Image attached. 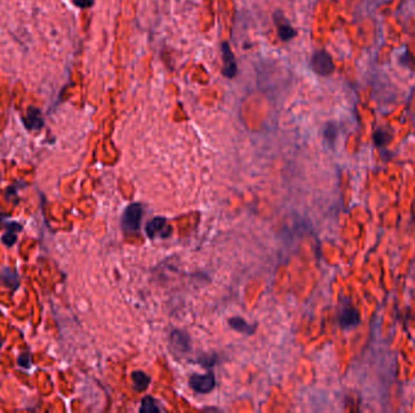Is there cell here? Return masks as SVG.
Segmentation results:
<instances>
[{
  "mask_svg": "<svg viewBox=\"0 0 415 413\" xmlns=\"http://www.w3.org/2000/svg\"><path fill=\"white\" fill-rule=\"evenodd\" d=\"M361 323L360 313L353 307H346L339 315V324L342 329H352Z\"/></svg>",
  "mask_w": 415,
  "mask_h": 413,
  "instance_id": "6",
  "label": "cell"
},
{
  "mask_svg": "<svg viewBox=\"0 0 415 413\" xmlns=\"http://www.w3.org/2000/svg\"><path fill=\"white\" fill-rule=\"evenodd\" d=\"M159 407L157 406V402L155 401V399L151 398V396H146L142 400V402H141V407H140V412L142 413H152V412H159Z\"/></svg>",
  "mask_w": 415,
  "mask_h": 413,
  "instance_id": "14",
  "label": "cell"
},
{
  "mask_svg": "<svg viewBox=\"0 0 415 413\" xmlns=\"http://www.w3.org/2000/svg\"><path fill=\"white\" fill-rule=\"evenodd\" d=\"M0 348H2V339H0Z\"/></svg>",
  "mask_w": 415,
  "mask_h": 413,
  "instance_id": "20",
  "label": "cell"
},
{
  "mask_svg": "<svg viewBox=\"0 0 415 413\" xmlns=\"http://www.w3.org/2000/svg\"><path fill=\"white\" fill-rule=\"evenodd\" d=\"M18 365L23 368H29L31 366V355L28 353H23V354L20 355V358L17 359Z\"/></svg>",
  "mask_w": 415,
  "mask_h": 413,
  "instance_id": "17",
  "label": "cell"
},
{
  "mask_svg": "<svg viewBox=\"0 0 415 413\" xmlns=\"http://www.w3.org/2000/svg\"><path fill=\"white\" fill-rule=\"evenodd\" d=\"M215 376L209 372L206 374H193L190 378V386L194 392L200 394H208L215 388Z\"/></svg>",
  "mask_w": 415,
  "mask_h": 413,
  "instance_id": "3",
  "label": "cell"
},
{
  "mask_svg": "<svg viewBox=\"0 0 415 413\" xmlns=\"http://www.w3.org/2000/svg\"><path fill=\"white\" fill-rule=\"evenodd\" d=\"M146 233L151 239L156 238V236H168L170 234V228L168 227L166 219L164 217H155L151 219L146 226Z\"/></svg>",
  "mask_w": 415,
  "mask_h": 413,
  "instance_id": "5",
  "label": "cell"
},
{
  "mask_svg": "<svg viewBox=\"0 0 415 413\" xmlns=\"http://www.w3.org/2000/svg\"><path fill=\"white\" fill-rule=\"evenodd\" d=\"M131 379H133V386L135 388V390H137V392H143V390H146L147 387H149L151 378L142 371H135L134 373L131 374Z\"/></svg>",
  "mask_w": 415,
  "mask_h": 413,
  "instance_id": "12",
  "label": "cell"
},
{
  "mask_svg": "<svg viewBox=\"0 0 415 413\" xmlns=\"http://www.w3.org/2000/svg\"><path fill=\"white\" fill-rule=\"evenodd\" d=\"M2 241L8 246V247H11V246L15 245V242L17 241V235L16 232L14 230H9L8 233H5L4 235L2 236Z\"/></svg>",
  "mask_w": 415,
  "mask_h": 413,
  "instance_id": "16",
  "label": "cell"
},
{
  "mask_svg": "<svg viewBox=\"0 0 415 413\" xmlns=\"http://www.w3.org/2000/svg\"><path fill=\"white\" fill-rule=\"evenodd\" d=\"M74 5H77L78 8L81 9H86L90 8V6L94 5V0H72Z\"/></svg>",
  "mask_w": 415,
  "mask_h": 413,
  "instance_id": "18",
  "label": "cell"
},
{
  "mask_svg": "<svg viewBox=\"0 0 415 413\" xmlns=\"http://www.w3.org/2000/svg\"><path fill=\"white\" fill-rule=\"evenodd\" d=\"M6 217V214H4V213H0V220H2L3 218H5Z\"/></svg>",
  "mask_w": 415,
  "mask_h": 413,
  "instance_id": "19",
  "label": "cell"
},
{
  "mask_svg": "<svg viewBox=\"0 0 415 413\" xmlns=\"http://www.w3.org/2000/svg\"><path fill=\"white\" fill-rule=\"evenodd\" d=\"M222 62H224V74L226 78L232 79L237 75V62H235L234 55L232 52L228 43H222Z\"/></svg>",
  "mask_w": 415,
  "mask_h": 413,
  "instance_id": "4",
  "label": "cell"
},
{
  "mask_svg": "<svg viewBox=\"0 0 415 413\" xmlns=\"http://www.w3.org/2000/svg\"><path fill=\"white\" fill-rule=\"evenodd\" d=\"M142 206L135 203L129 205L123 214L122 226L127 232H136L140 228L141 218H142Z\"/></svg>",
  "mask_w": 415,
  "mask_h": 413,
  "instance_id": "2",
  "label": "cell"
},
{
  "mask_svg": "<svg viewBox=\"0 0 415 413\" xmlns=\"http://www.w3.org/2000/svg\"><path fill=\"white\" fill-rule=\"evenodd\" d=\"M275 20L277 23V28H278V36L283 42H289L290 39H293L297 33H295L294 28L288 23L287 20H284V17L281 15H279L278 17V14L275 15Z\"/></svg>",
  "mask_w": 415,
  "mask_h": 413,
  "instance_id": "8",
  "label": "cell"
},
{
  "mask_svg": "<svg viewBox=\"0 0 415 413\" xmlns=\"http://www.w3.org/2000/svg\"><path fill=\"white\" fill-rule=\"evenodd\" d=\"M391 137L392 135L389 129H378L373 135L374 143H375V146L379 148L385 147L390 142V140H391Z\"/></svg>",
  "mask_w": 415,
  "mask_h": 413,
  "instance_id": "13",
  "label": "cell"
},
{
  "mask_svg": "<svg viewBox=\"0 0 415 413\" xmlns=\"http://www.w3.org/2000/svg\"><path fill=\"white\" fill-rule=\"evenodd\" d=\"M336 136H338V129L334 124H328L324 129V137L325 140L329 142V143H334V141L336 140Z\"/></svg>",
  "mask_w": 415,
  "mask_h": 413,
  "instance_id": "15",
  "label": "cell"
},
{
  "mask_svg": "<svg viewBox=\"0 0 415 413\" xmlns=\"http://www.w3.org/2000/svg\"><path fill=\"white\" fill-rule=\"evenodd\" d=\"M170 339H171L172 344H174L180 352L190 351V348H191L190 337H188L186 333L181 332V331H177V330L172 331Z\"/></svg>",
  "mask_w": 415,
  "mask_h": 413,
  "instance_id": "9",
  "label": "cell"
},
{
  "mask_svg": "<svg viewBox=\"0 0 415 413\" xmlns=\"http://www.w3.org/2000/svg\"><path fill=\"white\" fill-rule=\"evenodd\" d=\"M24 126L28 129V130H40L44 125V120L42 118V114H40V110L37 108H28L27 110V115L26 118L23 119Z\"/></svg>",
  "mask_w": 415,
  "mask_h": 413,
  "instance_id": "7",
  "label": "cell"
},
{
  "mask_svg": "<svg viewBox=\"0 0 415 413\" xmlns=\"http://www.w3.org/2000/svg\"><path fill=\"white\" fill-rule=\"evenodd\" d=\"M0 282L3 285L8 286V288L11 289H17L18 286V279H17V274L14 270H11L10 268H3L0 270Z\"/></svg>",
  "mask_w": 415,
  "mask_h": 413,
  "instance_id": "11",
  "label": "cell"
},
{
  "mask_svg": "<svg viewBox=\"0 0 415 413\" xmlns=\"http://www.w3.org/2000/svg\"><path fill=\"white\" fill-rule=\"evenodd\" d=\"M228 324L232 329L238 331V332L247 333V335H253V333L255 332V325L248 324L247 321L242 319V317L238 316L231 317V319L228 320Z\"/></svg>",
  "mask_w": 415,
  "mask_h": 413,
  "instance_id": "10",
  "label": "cell"
},
{
  "mask_svg": "<svg viewBox=\"0 0 415 413\" xmlns=\"http://www.w3.org/2000/svg\"><path fill=\"white\" fill-rule=\"evenodd\" d=\"M311 67H312L314 73L322 77H328L334 72V62H333L332 56L324 50H317L313 53L312 59H311Z\"/></svg>",
  "mask_w": 415,
  "mask_h": 413,
  "instance_id": "1",
  "label": "cell"
}]
</instances>
